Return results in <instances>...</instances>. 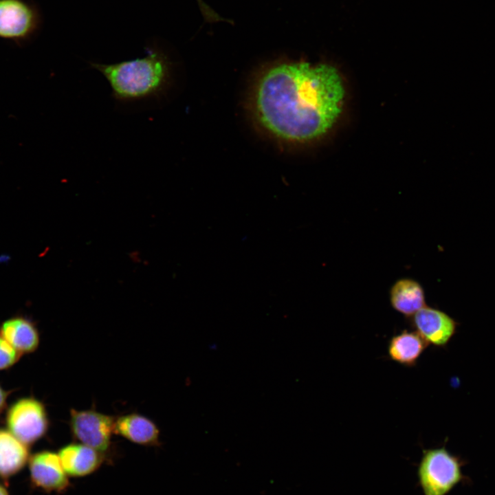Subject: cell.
Masks as SVG:
<instances>
[{
  "mask_svg": "<svg viewBox=\"0 0 495 495\" xmlns=\"http://www.w3.org/2000/svg\"><path fill=\"white\" fill-rule=\"evenodd\" d=\"M344 88L338 72L325 64L285 63L259 79L254 104L262 126L280 139L305 142L326 133L341 111Z\"/></svg>",
  "mask_w": 495,
  "mask_h": 495,
  "instance_id": "1",
  "label": "cell"
},
{
  "mask_svg": "<svg viewBox=\"0 0 495 495\" xmlns=\"http://www.w3.org/2000/svg\"><path fill=\"white\" fill-rule=\"evenodd\" d=\"M145 56L112 64L89 62L105 78L117 101L131 102L159 99L170 80L171 64L166 53L153 45L145 48Z\"/></svg>",
  "mask_w": 495,
  "mask_h": 495,
  "instance_id": "2",
  "label": "cell"
},
{
  "mask_svg": "<svg viewBox=\"0 0 495 495\" xmlns=\"http://www.w3.org/2000/svg\"><path fill=\"white\" fill-rule=\"evenodd\" d=\"M463 461L445 446L424 449L417 466L418 484L424 495H447L465 477Z\"/></svg>",
  "mask_w": 495,
  "mask_h": 495,
  "instance_id": "3",
  "label": "cell"
},
{
  "mask_svg": "<svg viewBox=\"0 0 495 495\" xmlns=\"http://www.w3.org/2000/svg\"><path fill=\"white\" fill-rule=\"evenodd\" d=\"M41 23L38 9L30 0H0V38L19 45L28 43Z\"/></svg>",
  "mask_w": 495,
  "mask_h": 495,
  "instance_id": "4",
  "label": "cell"
},
{
  "mask_svg": "<svg viewBox=\"0 0 495 495\" xmlns=\"http://www.w3.org/2000/svg\"><path fill=\"white\" fill-rule=\"evenodd\" d=\"M48 424L45 406L33 398L19 400L8 412L10 432L25 445L41 439L46 433Z\"/></svg>",
  "mask_w": 495,
  "mask_h": 495,
  "instance_id": "5",
  "label": "cell"
},
{
  "mask_svg": "<svg viewBox=\"0 0 495 495\" xmlns=\"http://www.w3.org/2000/svg\"><path fill=\"white\" fill-rule=\"evenodd\" d=\"M115 419L95 410L71 409L69 425L73 437L104 453L111 446Z\"/></svg>",
  "mask_w": 495,
  "mask_h": 495,
  "instance_id": "6",
  "label": "cell"
},
{
  "mask_svg": "<svg viewBox=\"0 0 495 495\" xmlns=\"http://www.w3.org/2000/svg\"><path fill=\"white\" fill-rule=\"evenodd\" d=\"M411 324L429 345L437 347L447 345L458 325L446 313L427 306L412 316Z\"/></svg>",
  "mask_w": 495,
  "mask_h": 495,
  "instance_id": "7",
  "label": "cell"
},
{
  "mask_svg": "<svg viewBox=\"0 0 495 495\" xmlns=\"http://www.w3.org/2000/svg\"><path fill=\"white\" fill-rule=\"evenodd\" d=\"M30 472L32 482L47 491L62 492L69 486L68 475L58 454L43 451L35 454L30 460Z\"/></svg>",
  "mask_w": 495,
  "mask_h": 495,
  "instance_id": "8",
  "label": "cell"
},
{
  "mask_svg": "<svg viewBox=\"0 0 495 495\" xmlns=\"http://www.w3.org/2000/svg\"><path fill=\"white\" fill-rule=\"evenodd\" d=\"M58 454L65 472L72 477L92 474L104 461L103 453L81 443L66 445Z\"/></svg>",
  "mask_w": 495,
  "mask_h": 495,
  "instance_id": "9",
  "label": "cell"
},
{
  "mask_svg": "<svg viewBox=\"0 0 495 495\" xmlns=\"http://www.w3.org/2000/svg\"><path fill=\"white\" fill-rule=\"evenodd\" d=\"M114 433L141 446L160 444V431L156 424L146 417L130 413L116 419Z\"/></svg>",
  "mask_w": 495,
  "mask_h": 495,
  "instance_id": "10",
  "label": "cell"
},
{
  "mask_svg": "<svg viewBox=\"0 0 495 495\" xmlns=\"http://www.w3.org/2000/svg\"><path fill=\"white\" fill-rule=\"evenodd\" d=\"M428 345L416 331L405 329L390 338L388 344V354L396 363L406 367H412L417 364Z\"/></svg>",
  "mask_w": 495,
  "mask_h": 495,
  "instance_id": "11",
  "label": "cell"
},
{
  "mask_svg": "<svg viewBox=\"0 0 495 495\" xmlns=\"http://www.w3.org/2000/svg\"><path fill=\"white\" fill-rule=\"evenodd\" d=\"M392 307L407 318H411L426 306L424 291L416 280L404 278L397 280L390 290Z\"/></svg>",
  "mask_w": 495,
  "mask_h": 495,
  "instance_id": "12",
  "label": "cell"
},
{
  "mask_svg": "<svg viewBox=\"0 0 495 495\" xmlns=\"http://www.w3.org/2000/svg\"><path fill=\"white\" fill-rule=\"evenodd\" d=\"M0 335L20 353L34 351L39 343L36 328L23 318L16 317L5 321L0 328Z\"/></svg>",
  "mask_w": 495,
  "mask_h": 495,
  "instance_id": "13",
  "label": "cell"
},
{
  "mask_svg": "<svg viewBox=\"0 0 495 495\" xmlns=\"http://www.w3.org/2000/svg\"><path fill=\"white\" fill-rule=\"evenodd\" d=\"M28 459L26 445L10 432L0 430V476L9 477L19 472Z\"/></svg>",
  "mask_w": 495,
  "mask_h": 495,
  "instance_id": "14",
  "label": "cell"
},
{
  "mask_svg": "<svg viewBox=\"0 0 495 495\" xmlns=\"http://www.w3.org/2000/svg\"><path fill=\"white\" fill-rule=\"evenodd\" d=\"M21 353L0 335V370L14 364Z\"/></svg>",
  "mask_w": 495,
  "mask_h": 495,
  "instance_id": "15",
  "label": "cell"
},
{
  "mask_svg": "<svg viewBox=\"0 0 495 495\" xmlns=\"http://www.w3.org/2000/svg\"><path fill=\"white\" fill-rule=\"evenodd\" d=\"M204 16L209 21L220 20L221 18L208 8L201 0H197Z\"/></svg>",
  "mask_w": 495,
  "mask_h": 495,
  "instance_id": "16",
  "label": "cell"
},
{
  "mask_svg": "<svg viewBox=\"0 0 495 495\" xmlns=\"http://www.w3.org/2000/svg\"><path fill=\"white\" fill-rule=\"evenodd\" d=\"M6 393L0 387V411L3 410L6 404Z\"/></svg>",
  "mask_w": 495,
  "mask_h": 495,
  "instance_id": "17",
  "label": "cell"
},
{
  "mask_svg": "<svg viewBox=\"0 0 495 495\" xmlns=\"http://www.w3.org/2000/svg\"><path fill=\"white\" fill-rule=\"evenodd\" d=\"M0 495H8L6 490L1 485H0Z\"/></svg>",
  "mask_w": 495,
  "mask_h": 495,
  "instance_id": "18",
  "label": "cell"
}]
</instances>
